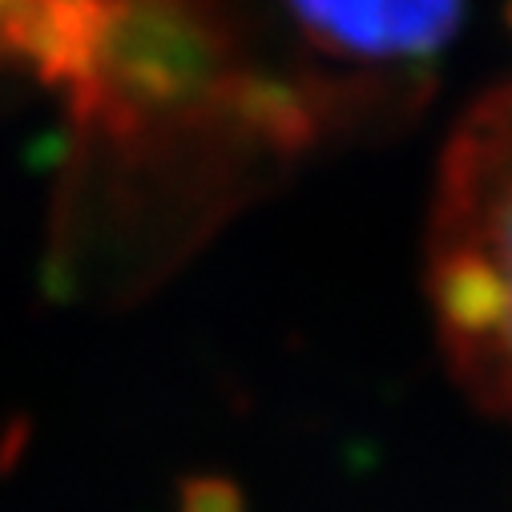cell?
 <instances>
[{
    "instance_id": "1",
    "label": "cell",
    "mask_w": 512,
    "mask_h": 512,
    "mask_svg": "<svg viewBox=\"0 0 512 512\" xmlns=\"http://www.w3.org/2000/svg\"><path fill=\"white\" fill-rule=\"evenodd\" d=\"M432 299L460 379L512 416V85L488 93L448 146Z\"/></svg>"
},
{
    "instance_id": "2",
    "label": "cell",
    "mask_w": 512,
    "mask_h": 512,
    "mask_svg": "<svg viewBox=\"0 0 512 512\" xmlns=\"http://www.w3.org/2000/svg\"><path fill=\"white\" fill-rule=\"evenodd\" d=\"M464 0H279L303 37L315 85L327 105L400 89L424 73L460 25Z\"/></svg>"
},
{
    "instance_id": "3",
    "label": "cell",
    "mask_w": 512,
    "mask_h": 512,
    "mask_svg": "<svg viewBox=\"0 0 512 512\" xmlns=\"http://www.w3.org/2000/svg\"><path fill=\"white\" fill-rule=\"evenodd\" d=\"M178 512H246V496L230 476H190L178 488Z\"/></svg>"
}]
</instances>
